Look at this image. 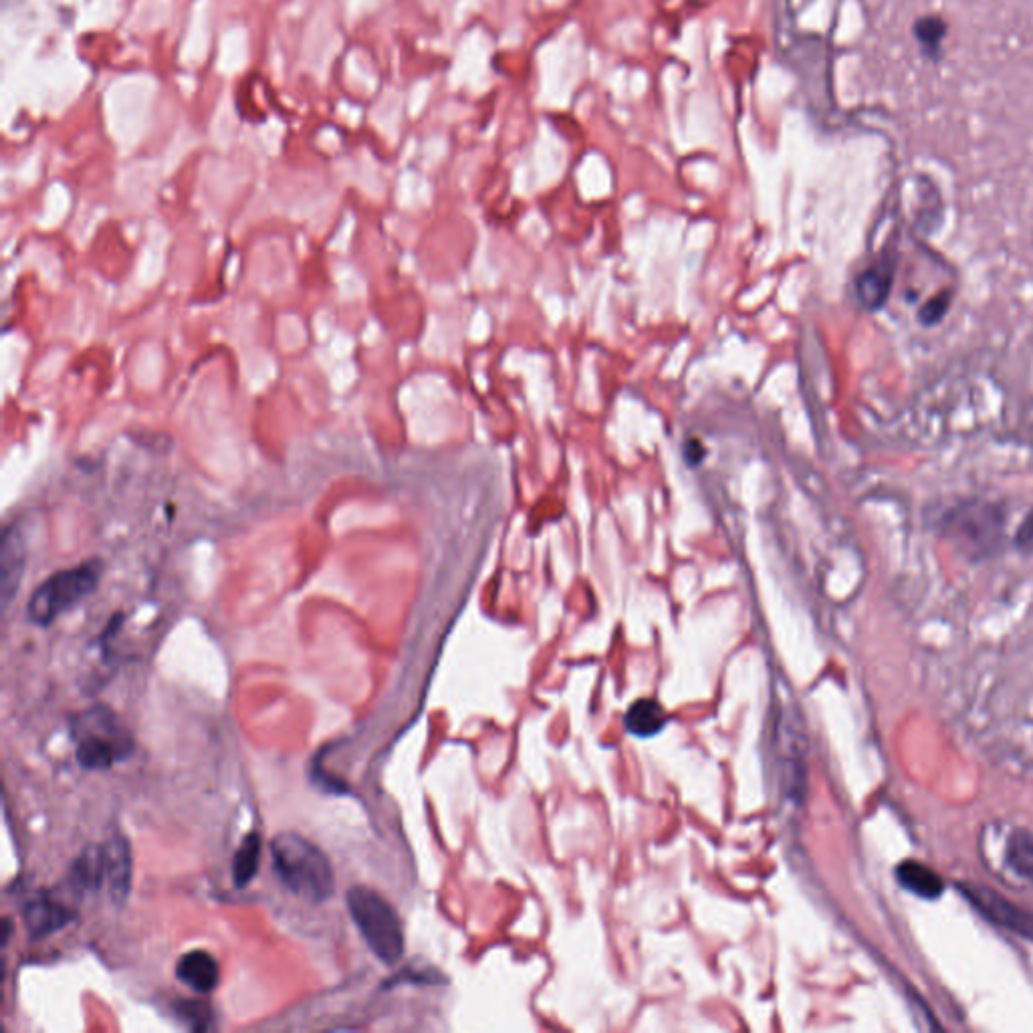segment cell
<instances>
[{
    "mask_svg": "<svg viewBox=\"0 0 1033 1033\" xmlns=\"http://www.w3.org/2000/svg\"><path fill=\"white\" fill-rule=\"evenodd\" d=\"M271 852L277 876L293 894L313 904L325 902L333 894L331 862L311 840L295 832H283L273 840Z\"/></svg>",
    "mask_w": 1033,
    "mask_h": 1033,
    "instance_id": "1",
    "label": "cell"
},
{
    "mask_svg": "<svg viewBox=\"0 0 1033 1033\" xmlns=\"http://www.w3.org/2000/svg\"><path fill=\"white\" fill-rule=\"evenodd\" d=\"M1005 511L985 499H967L949 507L939 519V531L967 549L971 557L995 555L1003 545Z\"/></svg>",
    "mask_w": 1033,
    "mask_h": 1033,
    "instance_id": "2",
    "label": "cell"
},
{
    "mask_svg": "<svg viewBox=\"0 0 1033 1033\" xmlns=\"http://www.w3.org/2000/svg\"><path fill=\"white\" fill-rule=\"evenodd\" d=\"M348 910L372 953L394 965L404 953V931L394 906L374 888L354 886L348 892Z\"/></svg>",
    "mask_w": 1033,
    "mask_h": 1033,
    "instance_id": "3",
    "label": "cell"
},
{
    "mask_svg": "<svg viewBox=\"0 0 1033 1033\" xmlns=\"http://www.w3.org/2000/svg\"><path fill=\"white\" fill-rule=\"evenodd\" d=\"M77 761L89 771H105L116 761H124L134 751V739L113 711L103 707L83 713L75 727Z\"/></svg>",
    "mask_w": 1033,
    "mask_h": 1033,
    "instance_id": "4",
    "label": "cell"
},
{
    "mask_svg": "<svg viewBox=\"0 0 1033 1033\" xmlns=\"http://www.w3.org/2000/svg\"><path fill=\"white\" fill-rule=\"evenodd\" d=\"M101 578V563L97 559L63 569L47 578L31 596L27 614L37 626H49L65 612L89 598Z\"/></svg>",
    "mask_w": 1033,
    "mask_h": 1033,
    "instance_id": "5",
    "label": "cell"
},
{
    "mask_svg": "<svg viewBox=\"0 0 1033 1033\" xmlns=\"http://www.w3.org/2000/svg\"><path fill=\"white\" fill-rule=\"evenodd\" d=\"M961 892L967 900L983 914L991 923L1021 935L1023 939L1033 941V912L1025 910L1005 896L993 892L989 886L979 884H963Z\"/></svg>",
    "mask_w": 1033,
    "mask_h": 1033,
    "instance_id": "6",
    "label": "cell"
},
{
    "mask_svg": "<svg viewBox=\"0 0 1033 1033\" xmlns=\"http://www.w3.org/2000/svg\"><path fill=\"white\" fill-rule=\"evenodd\" d=\"M103 862L109 896L118 906H122L132 890V852L124 836L109 838L103 844Z\"/></svg>",
    "mask_w": 1033,
    "mask_h": 1033,
    "instance_id": "7",
    "label": "cell"
},
{
    "mask_svg": "<svg viewBox=\"0 0 1033 1033\" xmlns=\"http://www.w3.org/2000/svg\"><path fill=\"white\" fill-rule=\"evenodd\" d=\"M23 918H25V927H27L29 935L35 939H41V937L53 935V933L61 931L65 925H69L75 918V912L69 910L63 902L51 898L49 894H39L27 902V906L23 910Z\"/></svg>",
    "mask_w": 1033,
    "mask_h": 1033,
    "instance_id": "8",
    "label": "cell"
},
{
    "mask_svg": "<svg viewBox=\"0 0 1033 1033\" xmlns=\"http://www.w3.org/2000/svg\"><path fill=\"white\" fill-rule=\"evenodd\" d=\"M896 273V259L892 255H884L874 261L856 281V293L860 303L868 311H878L886 305Z\"/></svg>",
    "mask_w": 1033,
    "mask_h": 1033,
    "instance_id": "9",
    "label": "cell"
},
{
    "mask_svg": "<svg viewBox=\"0 0 1033 1033\" xmlns=\"http://www.w3.org/2000/svg\"><path fill=\"white\" fill-rule=\"evenodd\" d=\"M176 977L196 993H210L218 985L220 967L210 953L190 951L180 957Z\"/></svg>",
    "mask_w": 1033,
    "mask_h": 1033,
    "instance_id": "10",
    "label": "cell"
},
{
    "mask_svg": "<svg viewBox=\"0 0 1033 1033\" xmlns=\"http://www.w3.org/2000/svg\"><path fill=\"white\" fill-rule=\"evenodd\" d=\"M912 37L929 61L939 63L943 57L945 41L949 37V23L939 15L918 17L912 23Z\"/></svg>",
    "mask_w": 1033,
    "mask_h": 1033,
    "instance_id": "11",
    "label": "cell"
},
{
    "mask_svg": "<svg viewBox=\"0 0 1033 1033\" xmlns=\"http://www.w3.org/2000/svg\"><path fill=\"white\" fill-rule=\"evenodd\" d=\"M666 719L668 717L658 701L640 699L628 709V713L624 717V725L632 735L646 739V737L658 735L664 729Z\"/></svg>",
    "mask_w": 1033,
    "mask_h": 1033,
    "instance_id": "12",
    "label": "cell"
},
{
    "mask_svg": "<svg viewBox=\"0 0 1033 1033\" xmlns=\"http://www.w3.org/2000/svg\"><path fill=\"white\" fill-rule=\"evenodd\" d=\"M896 876L902 882V886L923 898H937L945 888L941 876L921 862H902L896 870Z\"/></svg>",
    "mask_w": 1033,
    "mask_h": 1033,
    "instance_id": "13",
    "label": "cell"
},
{
    "mask_svg": "<svg viewBox=\"0 0 1033 1033\" xmlns=\"http://www.w3.org/2000/svg\"><path fill=\"white\" fill-rule=\"evenodd\" d=\"M23 565H25V547L23 539L17 535H7L3 543V600L5 604L11 602L13 594L17 592L23 576Z\"/></svg>",
    "mask_w": 1033,
    "mask_h": 1033,
    "instance_id": "14",
    "label": "cell"
},
{
    "mask_svg": "<svg viewBox=\"0 0 1033 1033\" xmlns=\"http://www.w3.org/2000/svg\"><path fill=\"white\" fill-rule=\"evenodd\" d=\"M261 862V836L249 834L243 844L239 846L235 860H233V880L237 888H245L259 870Z\"/></svg>",
    "mask_w": 1033,
    "mask_h": 1033,
    "instance_id": "15",
    "label": "cell"
},
{
    "mask_svg": "<svg viewBox=\"0 0 1033 1033\" xmlns=\"http://www.w3.org/2000/svg\"><path fill=\"white\" fill-rule=\"evenodd\" d=\"M1007 862L1009 866L1025 876V878H1033V834L1027 832V830H1017L1011 834L1009 842H1007Z\"/></svg>",
    "mask_w": 1033,
    "mask_h": 1033,
    "instance_id": "16",
    "label": "cell"
},
{
    "mask_svg": "<svg viewBox=\"0 0 1033 1033\" xmlns=\"http://www.w3.org/2000/svg\"><path fill=\"white\" fill-rule=\"evenodd\" d=\"M949 307H951V293L945 291L939 297H933L931 301H927L918 317H921V321L925 325H937L947 315Z\"/></svg>",
    "mask_w": 1033,
    "mask_h": 1033,
    "instance_id": "17",
    "label": "cell"
},
{
    "mask_svg": "<svg viewBox=\"0 0 1033 1033\" xmlns=\"http://www.w3.org/2000/svg\"><path fill=\"white\" fill-rule=\"evenodd\" d=\"M1013 541H1015V547H1019L1021 551H1033V509L1025 515V519L1017 527Z\"/></svg>",
    "mask_w": 1033,
    "mask_h": 1033,
    "instance_id": "18",
    "label": "cell"
},
{
    "mask_svg": "<svg viewBox=\"0 0 1033 1033\" xmlns=\"http://www.w3.org/2000/svg\"><path fill=\"white\" fill-rule=\"evenodd\" d=\"M182 1015H184V1019H190L192 1027H196V1029L204 1027V1023H200V1019L208 1021V1009L204 1005H200V1003H186Z\"/></svg>",
    "mask_w": 1033,
    "mask_h": 1033,
    "instance_id": "19",
    "label": "cell"
}]
</instances>
